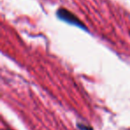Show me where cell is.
<instances>
[{"label": "cell", "mask_w": 130, "mask_h": 130, "mask_svg": "<svg viewBox=\"0 0 130 130\" xmlns=\"http://www.w3.org/2000/svg\"><path fill=\"white\" fill-rule=\"evenodd\" d=\"M56 14H57L58 18H60L62 21H64L67 23H69V24H72L77 27L87 29V27L82 23V21H80L78 18H77L76 16H75V14H73L72 12H70L69 11L66 10L65 8H60L59 10L57 11Z\"/></svg>", "instance_id": "6da1fadb"}]
</instances>
